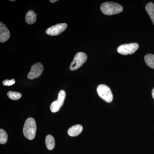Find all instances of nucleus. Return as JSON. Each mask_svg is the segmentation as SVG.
Instances as JSON below:
<instances>
[{
	"instance_id": "obj_15",
	"label": "nucleus",
	"mask_w": 154,
	"mask_h": 154,
	"mask_svg": "<svg viewBox=\"0 0 154 154\" xmlns=\"http://www.w3.org/2000/svg\"><path fill=\"white\" fill-rule=\"evenodd\" d=\"M8 140V135L6 131L3 129L0 130V143L4 144Z\"/></svg>"
},
{
	"instance_id": "obj_11",
	"label": "nucleus",
	"mask_w": 154,
	"mask_h": 154,
	"mask_svg": "<svg viewBox=\"0 0 154 154\" xmlns=\"http://www.w3.org/2000/svg\"><path fill=\"white\" fill-rule=\"evenodd\" d=\"M36 20V15L33 11H28L25 16V21L27 24L32 25L34 24Z\"/></svg>"
},
{
	"instance_id": "obj_9",
	"label": "nucleus",
	"mask_w": 154,
	"mask_h": 154,
	"mask_svg": "<svg viewBox=\"0 0 154 154\" xmlns=\"http://www.w3.org/2000/svg\"><path fill=\"white\" fill-rule=\"evenodd\" d=\"M10 31L5 25L2 22L0 23V42L2 43L5 42L10 38Z\"/></svg>"
},
{
	"instance_id": "obj_6",
	"label": "nucleus",
	"mask_w": 154,
	"mask_h": 154,
	"mask_svg": "<svg viewBox=\"0 0 154 154\" xmlns=\"http://www.w3.org/2000/svg\"><path fill=\"white\" fill-rule=\"evenodd\" d=\"M66 94L63 90L60 91L58 95L57 100L51 103L50 106V110L53 113L57 112L60 110L61 107H62L64 102Z\"/></svg>"
},
{
	"instance_id": "obj_18",
	"label": "nucleus",
	"mask_w": 154,
	"mask_h": 154,
	"mask_svg": "<svg viewBox=\"0 0 154 154\" xmlns=\"http://www.w3.org/2000/svg\"><path fill=\"white\" fill-rule=\"evenodd\" d=\"M152 96L153 99H154V88L152 89Z\"/></svg>"
},
{
	"instance_id": "obj_7",
	"label": "nucleus",
	"mask_w": 154,
	"mask_h": 154,
	"mask_svg": "<svg viewBox=\"0 0 154 154\" xmlns=\"http://www.w3.org/2000/svg\"><path fill=\"white\" fill-rule=\"evenodd\" d=\"M67 27L66 23H61L48 28L46 33L50 36H57L63 32Z\"/></svg>"
},
{
	"instance_id": "obj_19",
	"label": "nucleus",
	"mask_w": 154,
	"mask_h": 154,
	"mask_svg": "<svg viewBox=\"0 0 154 154\" xmlns=\"http://www.w3.org/2000/svg\"><path fill=\"white\" fill-rule=\"evenodd\" d=\"M57 0H54V1H53V0H50V2L51 3H54L55 2H57Z\"/></svg>"
},
{
	"instance_id": "obj_4",
	"label": "nucleus",
	"mask_w": 154,
	"mask_h": 154,
	"mask_svg": "<svg viewBox=\"0 0 154 154\" xmlns=\"http://www.w3.org/2000/svg\"><path fill=\"white\" fill-rule=\"evenodd\" d=\"M87 58L88 57L85 53L79 52L77 53L70 66L71 70H76L79 68L86 62Z\"/></svg>"
},
{
	"instance_id": "obj_1",
	"label": "nucleus",
	"mask_w": 154,
	"mask_h": 154,
	"mask_svg": "<svg viewBox=\"0 0 154 154\" xmlns=\"http://www.w3.org/2000/svg\"><path fill=\"white\" fill-rule=\"evenodd\" d=\"M23 131L25 137L30 140L34 139L36 131V123L34 119L30 117L26 120Z\"/></svg>"
},
{
	"instance_id": "obj_12",
	"label": "nucleus",
	"mask_w": 154,
	"mask_h": 154,
	"mask_svg": "<svg viewBox=\"0 0 154 154\" xmlns=\"http://www.w3.org/2000/svg\"><path fill=\"white\" fill-rule=\"evenodd\" d=\"M45 144L47 149L49 150H52L55 147V139L51 135H48L45 138Z\"/></svg>"
},
{
	"instance_id": "obj_2",
	"label": "nucleus",
	"mask_w": 154,
	"mask_h": 154,
	"mask_svg": "<svg viewBox=\"0 0 154 154\" xmlns=\"http://www.w3.org/2000/svg\"><path fill=\"white\" fill-rule=\"evenodd\" d=\"M101 11L106 15H113L121 13L123 11V8L118 3L112 2H106L101 6Z\"/></svg>"
},
{
	"instance_id": "obj_17",
	"label": "nucleus",
	"mask_w": 154,
	"mask_h": 154,
	"mask_svg": "<svg viewBox=\"0 0 154 154\" xmlns=\"http://www.w3.org/2000/svg\"><path fill=\"white\" fill-rule=\"evenodd\" d=\"M15 82L16 81L14 79L11 80H5L3 82V84L5 86H10L14 85Z\"/></svg>"
},
{
	"instance_id": "obj_10",
	"label": "nucleus",
	"mask_w": 154,
	"mask_h": 154,
	"mask_svg": "<svg viewBox=\"0 0 154 154\" xmlns=\"http://www.w3.org/2000/svg\"><path fill=\"white\" fill-rule=\"evenodd\" d=\"M82 131V126L80 125H76L69 128L68 130V134L71 137H76L79 135Z\"/></svg>"
},
{
	"instance_id": "obj_14",
	"label": "nucleus",
	"mask_w": 154,
	"mask_h": 154,
	"mask_svg": "<svg viewBox=\"0 0 154 154\" xmlns=\"http://www.w3.org/2000/svg\"><path fill=\"white\" fill-rule=\"evenodd\" d=\"M144 60L148 66L154 69V55L153 54H146L145 56Z\"/></svg>"
},
{
	"instance_id": "obj_16",
	"label": "nucleus",
	"mask_w": 154,
	"mask_h": 154,
	"mask_svg": "<svg viewBox=\"0 0 154 154\" xmlns=\"http://www.w3.org/2000/svg\"><path fill=\"white\" fill-rule=\"evenodd\" d=\"M8 96L10 99L13 100H19L22 97V94L19 92L9 91L8 93Z\"/></svg>"
},
{
	"instance_id": "obj_8",
	"label": "nucleus",
	"mask_w": 154,
	"mask_h": 154,
	"mask_svg": "<svg viewBox=\"0 0 154 154\" xmlns=\"http://www.w3.org/2000/svg\"><path fill=\"white\" fill-rule=\"evenodd\" d=\"M43 71V66L41 63H37L33 65L31 67L28 78L30 79H33L40 76Z\"/></svg>"
},
{
	"instance_id": "obj_5",
	"label": "nucleus",
	"mask_w": 154,
	"mask_h": 154,
	"mask_svg": "<svg viewBox=\"0 0 154 154\" xmlns=\"http://www.w3.org/2000/svg\"><path fill=\"white\" fill-rule=\"evenodd\" d=\"M139 48V45L137 43L122 45L117 48L119 53L122 55H128L134 53Z\"/></svg>"
},
{
	"instance_id": "obj_13",
	"label": "nucleus",
	"mask_w": 154,
	"mask_h": 154,
	"mask_svg": "<svg viewBox=\"0 0 154 154\" xmlns=\"http://www.w3.org/2000/svg\"><path fill=\"white\" fill-rule=\"evenodd\" d=\"M146 10L151 19L154 25V4L152 2L149 3L146 6Z\"/></svg>"
},
{
	"instance_id": "obj_3",
	"label": "nucleus",
	"mask_w": 154,
	"mask_h": 154,
	"mask_svg": "<svg viewBox=\"0 0 154 154\" xmlns=\"http://www.w3.org/2000/svg\"><path fill=\"white\" fill-rule=\"evenodd\" d=\"M97 92L99 97L105 102L110 103L113 101V96L111 90L106 85H99L97 87Z\"/></svg>"
}]
</instances>
